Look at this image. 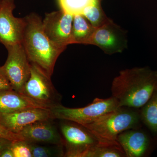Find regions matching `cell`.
Masks as SVG:
<instances>
[{
  "label": "cell",
  "mask_w": 157,
  "mask_h": 157,
  "mask_svg": "<svg viewBox=\"0 0 157 157\" xmlns=\"http://www.w3.org/2000/svg\"><path fill=\"white\" fill-rule=\"evenodd\" d=\"M2 0H0V3L1 2H2Z\"/></svg>",
  "instance_id": "26"
},
{
  "label": "cell",
  "mask_w": 157,
  "mask_h": 157,
  "mask_svg": "<svg viewBox=\"0 0 157 157\" xmlns=\"http://www.w3.org/2000/svg\"><path fill=\"white\" fill-rule=\"evenodd\" d=\"M30 108H44L14 90L0 91V114Z\"/></svg>",
  "instance_id": "14"
},
{
  "label": "cell",
  "mask_w": 157,
  "mask_h": 157,
  "mask_svg": "<svg viewBox=\"0 0 157 157\" xmlns=\"http://www.w3.org/2000/svg\"><path fill=\"white\" fill-rule=\"evenodd\" d=\"M141 118L149 128L157 133V90L142 107Z\"/></svg>",
  "instance_id": "17"
},
{
  "label": "cell",
  "mask_w": 157,
  "mask_h": 157,
  "mask_svg": "<svg viewBox=\"0 0 157 157\" xmlns=\"http://www.w3.org/2000/svg\"><path fill=\"white\" fill-rule=\"evenodd\" d=\"M12 142L11 140L7 139L0 138V152L5 149L10 147Z\"/></svg>",
  "instance_id": "24"
},
{
  "label": "cell",
  "mask_w": 157,
  "mask_h": 157,
  "mask_svg": "<svg viewBox=\"0 0 157 157\" xmlns=\"http://www.w3.org/2000/svg\"><path fill=\"white\" fill-rule=\"evenodd\" d=\"M157 90V72L146 67L121 71L113 80L111 91L120 107L140 108Z\"/></svg>",
  "instance_id": "1"
},
{
  "label": "cell",
  "mask_w": 157,
  "mask_h": 157,
  "mask_svg": "<svg viewBox=\"0 0 157 157\" xmlns=\"http://www.w3.org/2000/svg\"><path fill=\"white\" fill-rule=\"evenodd\" d=\"M129 108L119 107L82 126L94 136L100 144L121 146L117 141L118 135L126 130L135 128L140 122L139 114Z\"/></svg>",
  "instance_id": "3"
},
{
  "label": "cell",
  "mask_w": 157,
  "mask_h": 157,
  "mask_svg": "<svg viewBox=\"0 0 157 157\" xmlns=\"http://www.w3.org/2000/svg\"><path fill=\"white\" fill-rule=\"evenodd\" d=\"M51 78L31 64L30 76L25 85L22 94L46 109L61 104L62 96L54 86Z\"/></svg>",
  "instance_id": "5"
},
{
  "label": "cell",
  "mask_w": 157,
  "mask_h": 157,
  "mask_svg": "<svg viewBox=\"0 0 157 157\" xmlns=\"http://www.w3.org/2000/svg\"><path fill=\"white\" fill-rule=\"evenodd\" d=\"M82 15L94 28L98 27L107 22L101 9V3L86 8Z\"/></svg>",
  "instance_id": "20"
},
{
  "label": "cell",
  "mask_w": 157,
  "mask_h": 157,
  "mask_svg": "<svg viewBox=\"0 0 157 157\" xmlns=\"http://www.w3.org/2000/svg\"><path fill=\"white\" fill-rule=\"evenodd\" d=\"M119 107L117 101L111 96L106 99L96 98L87 106L80 108H69L61 104L49 109L52 119L70 121L85 125Z\"/></svg>",
  "instance_id": "4"
},
{
  "label": "cell",
  "mask_w": 157,
  "mask_h": 157,
  "mask_svg": "<svg viewBox=\"0 0 157 157\" xmlns=\"http://www.w3.org/2000/svg\"><path fill=\"white\" fill-rule=\"evenodd\" d=\"M27 142L30 147L33 157H64L63 145Z\"/></svg>",
  "instance_id": "16"
},
{
  "label": "cell",
  "mask_w": 157,
  "mask_h": 157,
  "mask_svg": "<svg viewBox=\"0 0 157 157\" xmlns=\"http://www.w3.org/2000/svg\"><path fill=\"white\" fill-rule=\"evenodd\" d=\"M94 27L82 14L73 16L71 44H86L92 34Z\"/></svg>",
  "instance_id": "15"
},
{
  "label": "cell",
  "mask_w": 157,
  "mask_h": 157,
  "mask_svg": "<svg viewBox=\"0 0 157 157\" xmlns=\"http://www.w3.org/2000/svg\"><path fill=\"white\" fill-rule=\"evenodd\" d=\"M117 141L126 157H141L149 146L148 137L145 133L135 128L129 129L118 135Z\"/></svg>",
  "instance_id": "13"
},
{
  "label": "cell",
  "mask_w": 157,
  "mask_h": 157,
  "mask_svg": "<svg viewBox=\"0 0 157 157\" xmlns=\"http://www.w3.org/2000/svg\"><path fill=\"white\" fill-rule=\"evenodd\" d=\"M8 57L2 66L10 81L12 89L22 94L30 76L31 63L22 44L6 48Z\"/></svg>",
  "instance_id": "7"
},
{
  "label": "cell",
  "mask_w": 157,
  "mask_h": 157,
  "mask_svg": "<svg viewBox=\"0 0 157 157\" xmlns=\"http://www.w3.org/2000/svg\"><path fill=\"white\" fill-rule=\"evenodd\" d=\"M53 120L49 119L31 124L18 134L28 142L63 145L61 135L52 123Z\"/></svg>",
  "instance_id": "11"
},
{
  "label": "cell",
  "mask_w": 157,
  "mask_h": 157,
  "mask_svg": "<svg viewBox=\"0 0 157 157\" xmlns=\"http://www.w3.org/2000/svg\"><path fill=\"white\" fill-rule=\"evenodd\" d=\"M126 155L121 146L99 144L91 150L87 157H122Z\"/></svg>",
  "instance_id": "19"
},
{
  "label": "cell",
  "mask_w": 157,
  "mask_h": 157,
  "mask_svg": "<svg viewBox=\"0 0 157 157\" xmlns=\"http://www.w3.org/2000/svg\"><path fill=\"white\" fill-rule=\"evenodd\" d=\"M10 148L14 157H33L29 145L25 140L12 141Z\"/></svg>",
  "instance_id": "21"
},
{
  "label": "cell",
  "mask_w": 157,
  "mask_h": 157,
  "mask_svg": "<svg viewBox=\"0 0 157 157\" xmlns=\"http://www.w3.org/2000/svg\"><path fill=\"white\" fill-rule=\"evenodd\" d=\"M15 8L14 0L0 3V43L6 48L22 44L25 20L14 16Z\"/></svg>",
  "instance_id": "8"
},
{
  "label": "cell",
  "mask_w": 157,
  "mask_h": 157,
  "mask_svg": "<svg viewBox=\"0 0 157 157\" xmlns=\"http://www.w3.org/2000/svg\"><path fill=\"white\" fill-rule=\"evenodd\" d=\"M63 121L60 126L64 157H87L94 147L100 144L97 138L86 128L79 124Z\"/></svg>",
  "instance_id": "6"
},
{
  "label": "cell",
  "mask_w": 157,
  "mask_h": 157,
  "mask_svg": "<svg viewBox=\"0 0 157 157\" xmlns=\"http://www.w3.org/2000/svg\"><path fill=\"white\" fill-rule=\"evenodd\" d=\"M52 119L50 109L46 108H27L0 114V124L7 130L19 134L24 128L39 121Z\"/></svg>",
  "instance_id": "10"
},
{
  "label": "cell",
  "mask_w": 157,
  "mask_h": 157,
  "mask_svg": "<svg viewBox=\"0 0 157 157\" xmlns=\"http://www.w3.org/2000/svg\"><path fill=\"white\" fill-rule=\"evenodd\" d=\"M60 10L74 16L82 14L86 8L101 3V0H58Z\"/></svg>",
  "instance_id": "18"
},
{
  "label": "cell",
  "mask_w": 157,
  "mask_h": 157,
  "mask_svg": "<svg viewBox=\"0 0 157 157\" xmlns=\"http://www.w3.org/2000/svg\"><path fill=\"white\" fill-rule=\"evenodd\" d=\"M86 44L97 45L106 53L113 54L121 52L125 42L118 32L107 21L103 25L94 28Z\"/></svg>",
  "instance_id": "12"
},
{
  "label": "cell",
  "mask_w": 157,
  "mask_h": 157,
  "mask_svg": "<svg viewBox=\"0 0 157 157\" xmlns=\"http://www.w3.org/2000/svg\"><path fill=\"white\" fill-rule=\"evenodd\" d=\"M0 138H4L11 140V141L16 140H25L21 135L10 132L0 124Z\"/></svg>",
  "instance_id": "22"
},
{
  "label": "cell",
  "mask_w": 157,
  "mask_h": 157,
  "mask_svg": "<svg viewBox=\"0 0 157 157\" xmlns=\"http://www.w3.org/2000/svg\"><path fill=\"white\" fill-rule=\"evenodd\" d=\"M73 15L61 10L45 14L42 27L49 39L59 48L64 50L71 44Z\"/></svg>",
  "instance_id": "9"
},
{
  "label": "cell",
  "mask_w": 157,
  "mask_h": 157,
  "mask_svg": "<svg viewBox=\"0 0 157 157\" xmlns=\"http://www.w3.org/2000/svg\"><path fill=\"white\" fill-rule=\"evenodd\" d=\"M25 18L22 45L29 61L51 78L57 60L64 50L55 45L47 36L39 15L32 13Z\"/></svg>",
  "instance_id": "2"
},
{
  "label": "cell",
  "mask_w": 157,
  "mask_h": 157,
  "mask_svg": "<svg viewBox=\"0 0 157 157\" xmlns=\"http://www.w3.org/2000/svg\"><path fill=\"white\" fill-rule=\"evenodd\" d=\"M10 81L2 66L0 67V91L12 90Z\"/></svg>",
  "instance_id": "23"
},
{
  "label": "cell",
  "mask_w": 157,
  "mask_h": 157,
  "mask_svg": "<svg viewBox=\"0 0 157 157\" xmlns=\"http://www.w3.org/2000/svg\"><path fill=\"white\" fill-rule=\"evenodd\" d=\"M0 157H14V155L10 147H9L0 152Z\"/></svg>",
  "instance_id": "25"
}]
</instances>
